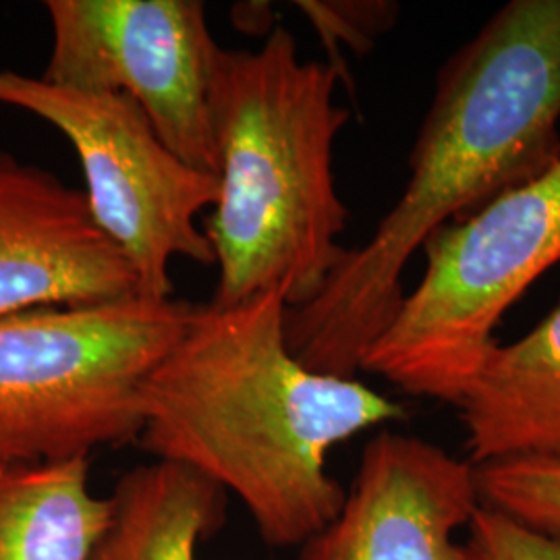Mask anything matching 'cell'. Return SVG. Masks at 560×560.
<instances>
[{"label":"cell","instance_id":"30bf717a","mask_svg":"<svg viewBox=\"0 0 560 560\" xmlns=\"http://www.w3.org/2000/svg\"><path fill=\"white\" fill-rule=\"evenodd\" d=\"M474 465L560 460V301L513 345H499L459 405Z\"/></svg>","mask_w":560,"mask_h":560},{"label":"cell","instance_id":"277c9868","mask_svg":"<svg viewBox=\"0 0 560 560\" xmlns=\"http://www.w3.org/2000/svg\"><path fill=\"white\" fill-rule=\"evenodd\" d=\"M191 305L131 295L2 316L0 469L136 444L141 386Z\"/></svg>","mask_w":560,"mask_h":560},{"label":"cell","instance_id":"9a60e30c","mask_svg":"<svg viewBox=\"0 0 560 560\" xmlns=\"http://www.w3.org/2000/svg\"><path fill=\"white\" fill-rule=\"evenodd\" d=\"M301 11L310 15L318 25L322 36L326 38H342L353 48H360V44L370 40V34L381 30L378 25L388 23L386 15L388 9H376L378 4H322V2H300Z\"/></svg>","mask_w":560,"mask_h":560},{"label":"cell","instance_id":"4fadbf2b","mask_svg":"<svg viewBox=\"0 0 560 560\" xmlns=\"http://www.w3.org/2000/svg\"><path fill=\"white\" fill-rule=\"evenodd\" d=\"M483 506L560 540V460L515 457L476 465Z\"/></svg>","mask_w":560,"mask_h":560},{"label":"cell","instance_id":"8992f818","mask_svg":"<svg viewBox=\"0 0 560 560\" xmlns=\"http://www.w3.org/2000/svg\"><path fill=\"white\" fill-rule=\"evenodd\" d=\"M0 106L46 120L73 145L90 214L133 268L141 298H173L175 258L214 266L198 217L219 200V177L180 161L131 98L0 69Z\"/></svg>","mask_w":560,"mask_h":560},{"label":"cell","instance_id":"52a82bcc","mask_svg":"<svg viewBox=\"0 0 560 560\" xmlns=\"http://www.w3.org/2000/svg\"><path fill=\"white\" fill-rule=\"evenodd\" d=\"M42 80L136 102L180 161L217 171L210 88L221 44L200 0H48Z\"/></svg>","mask_w":560,"mask_h":560},{"label":"cell","instance_id":"3957f363","mask_svg":"<svg viewBox=\"0 0 560 560\" xmlns=\"http://www.w3.org/2000/svg\"><path fill=\"white\" fill-rule=\"evenodd\" d=\"M340 71L303 60L275 27L258 50L221 48L210 88L219 200L203 226L219 266L212 303L282 291L289 307L320 293L347 249L335 141L349 120Z\"/></svg>","mask_w":560,"mask_h":560},{"label":"cell","instance_id":"9c48e42d","mask_svg":"<svg viewBox=\"0 0 560 560\" xmlns=\"http://www.w3.org/2000/svg\"><path fill=\"white\" fill-rule=\"evenodd\" d=\"M131 295H140L136 272L96 226L83 191L0 152V318Z\"/></svg>","mask_w":560,"mask_h":560},{"label":"cell","instance_id":"8fae6325","mask_svg":"<svg viewBox=\"0 0 560 560\" xmlns=\"http://www.w3.org/2000/svg\"><path fill=\"white\" fill-rule=\"evenodd\" d=\"M226 492L168 460L143 463L120 476L110 517L88 560H198L226 520Z\"/></svg>","mask_w":560,"mask_h":560},{"label":"cell","instance_id":"5b68a950","mask_svg":"<svg viewBox=\"0 0 560 560\" xmlns=\"http://www.w3.org/2000/svg\"><path fill=\"white\" fill-rule=\"evenodd\" d=\"M425 268L361 372L413 397L459 407L499 347L515 301L560 261V161L421 247Z\"/></svg>","mask_w":560,"mask_h":560},{"label":"cell","instance_id":"5bb4252c","mask_svg":"<svg viewBox=\"0 0 560 560\" xmlns=\"http://www.w3.org/2000/svg\"><path fill=\"white\" fill-rule=\"evenodd\" d=\"M486 560H560V540L480 504L469 523Z\"/></svg>","mask_w":560,"mask_h":560},{"label":"cell","instance_id":"7a4b0ae2","mask_svg":"<svg viewBox=\"0 0 560 560\" xmlns=\"http://www.w3.org/2000/svg\"><path fill=\"white\" fill-rule=\"evenodd\" d=\"M287 312L279 289L191 305L141 386L136 442L235 494L275 548L303 546L337 517L347 492L326 467L335 446L407 418L358 378L303 365L287 342Z\"/></svg>","mask_w":560,"mask_h":560},{"label":"cell","instance_id":"6da1fadb","mask_svg":"<svg viewBox=\"0 0 560 560\" xmlns=\"http://www.w3.org/2000/svg\"><path fill=\"white\" fill-rule=\"evenodd\" d=\"M560 0H511L444 62L409 152V179L374 235L320 293L287 312L291 353L355 378L405 298L425 241L560 161Z\"/></svg>","mask_w":560,"mask_h":560},{"label":"cell","instance_id":"ba28073f","mask_svg":"<svg viewBox=\"0 0 560 560\" xmlns=\"http://www.w3.org/2000/svg\"><path fill=\"white\" fill-rule=\"evenodd\" d=\"M476 465L432 442L382 430L363 446L337 517L301 560H486L455 532L480 509Z\"/></svg>","mask_w":560,"mask_h":560},{"label":"cell","instance_id":"7c38bea8","mask_svg":"<svg viewBox=\"0 0 560 560\" xmlns=\"http://www.w3.org/2000/svg\"><path fill=\"white\" fill-rule=\"evenodd\" d=\"M108 517L88 457L0 469V560H88Z\"/></svg>","mask_w":560,"mask_h":560}]
</instances>
